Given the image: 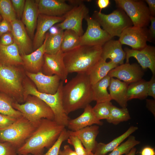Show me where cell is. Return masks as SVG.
I'll list each match as a JSON object with an SVG mask.
<instances>
[{
	"mask_svg": "<svg viewBox=\"0 0 155 155\" xmlns=\"http://www.w3.org/2000/svg\"><path fill=\"white\" fill-rule=\"evenodd\" d=\"M64 82L61 81L59 88L54 94H48L39 92L36 88L30 83H26L23 89L24 99L29 95L36 96L46 103L53 111L54 120L58 124L67 127L69 120L68 115L63 108L62 101V90Z\"/></svg>",
	"mask_w": 155,
	"mask_h": 155,
	"instance_id": "277c9868",
	"label": "cell"
},
{
	"mask_svg": "<svg viewBox=\"0 0 155 155\" xmlns=\"http://www.w3.org/2000/svg\"><path fill=\"white\" fill-rule=\"evenodd\" d=\"M14 42L21 55L27 54L32 50V44L24 24L16 19L10 23Z\"/></svg>",
	"mask_w": 155,
	"mask_h": 155,
	"instance_id": "ac0fdd59",
	"label": "cell"
},
{
	"mask_svg": "<svg viewBox=\"0 0 155 155\" xmlns=\"http://www.w3.org/2000/svg\"><path fill=\"white\" fill-rule=\"evenodd\" d=\"M26 74L35 84L39 92L53 94L57 91L61 80L57 75H46L40 71L36 73L27 72Z\"/></svg>",
	"mask_w": 155,
	"mask_h": 155,
	"instance_id": "2e32d148",
	"label": "cell"
},
{
	"mask_svg": "<svg viewBox=\"0 0 155 155\" xmlns=\"http://www.w3.org/2000/svg\"><path fill=\"white\" fill-rule=\"evenodd\" d=\"M122 45L119 40L108 41L102 46L101 58L105 61L110 59L117 66L123 64L126 54Z\"/></svg>",
	"mask_w": 155,
	"mask_h": 155,
	"instance_id": "ffe728a7",
	"label": "cell"
},
{
	"mask_svg": "<svg viewBox=\"0 0 155 155\" xmlns=\"http://www.w3.org/2000/svg\"><path fill=\"white\" fill-rule=\"evenodd\" d=\"M67 140L69 144L73 146L74 151L77 155H87V153L86 149L77 137L69 135Z\"/></svg>",
	"mask_w": 155,
	"mask_h": 155,
	"instance_id": "f35d334b",
	"label": "cell"
},
{
	"mask_svg": "<svg viewBox=\"0 0 155 155\" xmlns=\"http://www.w3.org/2000/svg\"><path fill=\"white\" fill-rule=\"evenodd\" d=\"M64 55V53L61 50L54 54L45 53L42 68L43 73L48 75H57L61 81H65L68 73L63 61Z\"/></svg>",
	"mask_w": 155,
	"mask_h": 155,
	"instance_id": "4fadbf2b",
	"label": "cell"
},
{
	"mask_svg": "<svg viewBox=\"0 0 155 155\" xmlns=\"http://www.w3.org/2000/svg\"><path fill=\"white\" fill-rule=\"evenodd\" d=\"M148 81L142 80L128 85L127 90L128 101L134 99L143 100L148 96Z\"/></svg>",
	"mask_w": 155,
	"mask_h": 155,
	"instance_id": "f546056e",
	"label": "cell"
},
{
	"mask_svg": "<svg viewBox=\"0 0 155 155\" xmlns=\"http://www.w3.org/2000/svg\"><path fill=\"white\" fill-rule=\"evenodd\" d=\"M150 25L148 30V41L154 42L155 39V17L150 16Z\"/></svg>",
	"mask_w": 155,
	"mask_h": 155,
	"instance_id": "7bdbcfd3",
	"label": "cell"
},
{
	"mask_svg": "<svg viewBox=\"0 0 155 155\" xmlns=\"http://www.w3.org/2000/svg\"></svg>",
	"mask_w": 155,
	"mask_h": 155,
	"instance_id": "6f0895ef",
	"label": "cell"
},
{
	"mask_svg": "<svg viewBox=\"0 0 155 155\" xmlns=\"http://www.w3.org/2000/svg\"><path fill=\"white\" fill-rule=\"evenodd\" d=\"M121 44L131 46L132 49H140L147 45L148 41V29L132 26L125 29L119 37Z\"/></svg>",
	"mask_w": 155,
	"mask_h": 155,
	"instance_id": "7c38bea8",
	"label": "cell"
},
{
	"mask_svg": "<svg viewBox=\"0 0 155 155\" xmlns=\"http://www.w3.org/2000/svg\"><path fill=\"white\" fill-rule=\"evenodd\" d=\"M64 19V16L56 17L39 14L33 40V46L34 49L36 50L43 44L49 29L55 24L62 22Z\"/></svg>",
	"mask_w": 155,
	"mask_h": 155,
	"instance_id": "e0dca14e",
	"label": "cell"
},
{
	"mask_svg": "<svg viewBox=\"0 0 155 155\" xmlns=\"http://www.w3.org/2000/svg\"><path fill=\"white\" fill-rule=\"evenodd\" d=\"M13 6L16 16L20 18L22 17L24 9L25 1V0H11Z\"/></svg>",
	"mask_w": 155,
	"mask_h": 155,
	"instance_id": "60d3db41",
	"label": "cell"
},
{
	"mask_svg": "<svg viewBox=\"0 0 155 155\" xmlns=\"http://www.w3.org/2000/svg\"><path fill=\"white\" fill-rule=\"evenodd\" d=\"M102 49L101 46H80L64 53L63 61L68 73H87L100 59Z\"/></svg>",
	"mask_w": 155,
	"mask_h": 155,
	"instance_id": "3957f363",
	"label": "cell"
},
{
	"mask_svg": "<svg viewBox=\"0 0 155 155\" xmlns=\"http://www.w3.org/2000/svg\"><path fill=\"white\" fill-rule=\"evenodd\" d=\"M37 127L22 116L9 126L0 129V142H9L17 150Z\"/></svg>",
	"mask_w": 155,
	"mask_h": 155,
	"instance_id": "5b68a950",
	"label": "cell"
},
{
	"mask_svg": "<svg viewBox=\"0 0 155 155\" xmlns=\"http://www.w3.org/2000/svg\"><path fill=\"white\" fill-rule=\"evenodd\" d=\"M93 16L92 18L99 24L102 29L112 38L119 37L125 29L133 25L125 13L119 8L108 14L95 11Z\"/></svg>",
	"mask_w": 155,
	"mask_h": 155,
	"instance_id": "52a82bcc",
	"label": "cell"
},
{
	"mask_svg": "<svg viewBox=\"0 0 155 155\" xmlns=\"http://www.w3.org/2000/svg\"><path fill=\"white\" fill-rule=\"evenodd\" d=\"M140 143V142L137 140L134 136H130L126 141L120 145L108 155L126 154L131 149Z\"/></svg>",
	"mask_w": 155,
	"mask_h": 155,
	"instance_id": "d590c367",
	"label": "cell"
},
{
	"mask_svg": "<svg viewBox=\"0 0 155 155\" xmlns=\"http://www.w3.org/2000/svg\"><path fill=\"white\" fill-rule=\"evenodd\" d=\"M92 85L88 75L78 73L65 85L62 90V101L66 114L84 108L92 101Z\"/></svg>",
	"mask_w": 155,
	"mask_h": 155,
	"instance_id": "7a4b0ae2",
	"label": "cell"
},
{
	"mask_svg": "<svg viewBox=\"0 0 155 155\" xmlns=\"http://www.w3.org/2000/svg\"><path fill=\"white\" fill-rule=\"evenodd\" d=\"M69 136V131H67L65 128L61 132L55 143L49 148L47 152L42 155H59L62 143L67 140Z\"/></svg>",
	"mask_w": 155,
	"mask_h": 155,
	"instance_id": "74e56055",
	"label": "cell"
},
{
	"mask_svg": "<svg viewBox=\"0 0 155 155\" xmlns=\"http://www.w3.org/2000/svg\"><path fill=\"white\" fill-rule=\"evenodd\" d=\"M36 0H26L22 18L24 24L29 36L32 38L36 27L39 15Z\"/></svg>",
	"mask_w": 155,
	"mask_h": 155,
	"instance_id": "603a6c76",
	"label": "cell"
},
{
	"mask_svg": "<svg viewBox=\"0 0 155 155\" xmlns=\"http://www.w3.org/2000/svg\"><path fill=\"white\" fill-rule=\"evenodd\" d=\"M59 155H77L74 151H73L68 145H65L63 149L60 150Z\"/></svg>",
	"mask_w": 155,
	"mask_h": 155,
	"instance_id": "7dc6e473",
	"label": "cell"
},
{
	"mask_svg": "<svg viewBox=\"0 0 155 155\" xmlns=\"http://www.w3.org/2000/svg\"><path fill=\"white\" fill-rule=\"evenodd\" d=\"M140 154L141 155H155V152L154 148L147 146L142 149Z\"/></svg>",
	"mask_w": 155,
	"mask_h": 155,
	"instance_id": "816d5d0a",
	"label": "cell"
},
{
	"mask_svg": "<svg viewBox=\"0 0 155 155\" xmlns=\"http://www.w3.org/2000/svg\"><path fill=\"white\" fill-rule=\"evenodd\" d=\"M130 119L127 108H120L112 105L109 117L106 121L109 123L116 125L121 122L128 121Z\"/></svg>",
	"mask_w": 155,
	"mask_h": 155,
	"instance_id": "d6a6232c",
	"label": "cell"
},
{
	"mask_svg": "<svg viewBox=\"0 0 155 155\" xmlns=\"http://www.w3.org/2000/svg\"><path fill=\"white\" fill-rule=\"evenodd\" d=\"M138 129L136 126H131L125 132L107 144L97 143L93 153L94 155H105L112 151L123 142L125 140Z\"/></svg>",
	"mask_w": 155,
	"mask_h": 155,
	"instance_id": "83f0119b",
	"label": "cell"
},
{
	"mask_svg": "<svg viewBox=\"0 0 155 155\" xmlns=\"http://www.w3.org/2000/svg\"><path fill=\"white\" fill-rule=\"evenodd\" d=\"M119 8L122 9L129 18L133 26L145 28L150 22L151 16L145 1L136 0H115Z\"/></svg>",
	"mask_w": 155,
	"mask_h": 155,
	"instance_id": "ba28073f",
	"label": "cell"
},
{
	"mask_svg": "<svg viewBox=\"0 0 155 155\" xmlns=\"http://www.w3.org/2000/svg\"><path fill=\"white\" fill-rule=\"evenodd\" d=\"M136 151V148L134 147L131 149L129 152L126 155H135Z\"/></svg>",
	"mask_w": 155,
	"mask_h": 155,
	"instance_id": "db71d44e",
	"label": "cell"
},
{
	"mask_svg": "<svg viewBox=\"0 0 155 155\" xmlns=\"http://www.w3.org/2000/svg\"><path fill=\"white\" fill-rule=\"evenodd\" d=\"M28 155H30V154H28Z\"/></svg>",
	"mask_w": 155,
	"mask_h": 155,
	"instance_id": "9f6ffc18",
	"label": "cell"
},
{
	"mask_svg": "<svg viewBox=\"0 0 155 155\" xmlns=\"http://www.w3.org/2000/svg\"><path fill=\"white\" fill-rule=\"evenodd\" d=\"M17 149L9 143L0 142V155H17Z\"/></svg>",
	"mask_w": 155,
	"mask_h": 155,
	"instance_id": "ab89813d",
	"label": "cell"
},
{
	"mask_svg": "<svg viewBox=\"0 0 155 155\" xmlns=\"http://www.w3.org/2000/svg\"><path fill=\"white\" fill-rule=\"evenodd\" d=\"M69 135L75 136L80 140L87 153L92 152L97 143L96 137L99 133V127L94 125L88 126L76 131H69Z\"/></svg>",
	"mask_w": 155,
	"mask_h": 155,
	"instance_id": "7402d4cb",
	"label": "cell"
},
{
	"mask_svg": "<svg viewBox=\"0 0 155 155\" xmlns=\"http://www.w3.org/2000/svg\"><path fill=\"white\" fill-rule=\"evenodd\" d=\"M128 85L117 79L111 78L108 89L111 100L115 101L122 108H127V93Z\"/></svg>",
	"mask_w": 155,
	"mask_h": 155,
	"instance_id": "d4e9b609",
	"label": "cell"
},
{
	"mask_svg": "<svg viewBox=\"0 0 155 155\" xmlns=\"http://www.w3.org/2000/svg\"><path fill=\"white\" fill-rule=\"evenodd\" d=\"M36 1L39 14L50 16H63L73 7L63 0H38Z\"/></svg>",
	"mask_w": 155,
	"mask_h": 155,
	"instance_id": "d6986e66",
	"label": "cell"
},
{
	"mask_svg": "<svg viewBox=\"0 0 155 155\" xmlns=\"http://www.w3.org/2000/svg\"><path fill=\"white\" fill-rule=\"evenodd\" d=\"M46 38V34L43 43L35 51L31 53L21 56L23 64L27 69L32 72L37 73L40 71L42 68Z\"/></svg>",
	"mask_w": 155,
	"mask_h": 155,
	"instance_id": "cb8c5ba5",
	"label": "cell"
},
{
	"mask_svg": "<svg viewBox=\"0 0 155 155\" xmlns=\"http://www.w3.org/2000/svg\"><path fill=\"white\" fill-rule=\"evenodd\" d=\"M148 96L155 99V75H152V77L148 81Z\"/></svg>",
	"mask_w": 155,
	"mask_h": 155,
	"instance_id": "bcb514c9",
	"label": "cell"
},
{
	"mask_svg": "<svg viewBox=\"0 0 155 155\" xmlns=\"http://www.w3.org/2000/svg\"><path fill=\"white\" fill-rule=\"evenodd\" d=\"M12 103L8 96L0 94V113L17 119L22 115L21 113L13 108Z\"/></svg>",
	"mask_w": 155,
	"mask_h": 155,
	"instance_id": "836d02e7",
	"label": "cell"
},
{
	"mask_svg": "<svg viewBox=\"0 0 155 155\" xmlns=\"http://www.w3.org/2000/svg\"><path fill=\"white\" fill-rule=\"evenodd\" d=\"M111 78L107 75L96 83L92 85L93 101L98 103L111 100L107 90L109 85Z\"/></svg>",
	"mask_w": 155,
	"mask_h": 155,
	"instance_id": "f1b7e54d",
	"label": "cell"
},
{
	"mask_svg": "<svg viewBox=\"0 0 155 155\" xmlns=\"http://www.w3.org/2000/svg\"><path fill=\"white\" fill-rule=\"evenodd\" d=\"M0 14L11 23L16 19V14L10 0H0Z\"/></svg>",
	"mask_w": 155,
	"mask_h": 155,
	"instance_id": "e575fe53",
	"label": "cell"
},
{
	"mask_svg": "<svg viewBox=\"0 0 155 155\" xmlns=\"http://www.w3.org/2000/svg\"><path fill=\"white\" fill-rule=\"evenodd\" d=\"M83 112L77 117L69 119L67 127L71 131H76L95 124L101 125L103 123L96 116L93 107L90 104L84 108Z\"/></svg>",
	"mask_w": 155,
	"mask_h": 155,
	"instance_id": "44dd1931",
	"label": "cell"
},
{
	"mask_svg": "<svg viewBox=\"0 0 155 155\" xmlns=\"http://www.w3.org/2000/svg\"><path fill=\"white\" fill-rule=\"evenodd\" d=\"M112 105L111 101L96 103L93 109L97 118L99 120L108 119Z\"/></svg>",
	"mask_w": 155,
	"mask_h": 155,
	"instance_id": "8d00e7d4",
	"label": "cell"
},
{
	"mask_svg": "<svg viewBox=\"0 0 155 155\" xmlns=\"http://www.w3.org/2000/svg\"><path fill=\"white\" fill-rule=\"evenodd\" d=\"M12 106L36 126L42 119L54 120V114L51 108L44 101L36 96L28 98L23 104L13 102Z\"/></svg>",
	"mask_w": 155,
	"mask_h": 155,
	"instance_id": "8992f818",
	"label": "cell"
},
{
	"mask_svg": "<svg viewBox=\"0 0 155 155\" xmlns=\"http://www.w3.org/2000/svg\"><path fill=\"white\" fill-rule=\"evenodd\" d=\"M80 38V36L74 31L65 30L63 31L61 50L65 53L79 46Z\"/></svg>",
	"mask_w": 155,
	"mask_h": 155,
	"instance_id": "4dcf8cb0",
	"label": "cell"
},
{
	"mask_svg": "<svg viewBox=\"0 0 155 155\" xmlns=\"http://www.w3.org/2000/svg\"><path fill=\"white\" fill-rule=\"evenodd\" d=\"M146 106L148 110L155 116V99H146Z\"/></svg>",
	"mask_w": 155,
	"mask_h": 155,
	"instance_id": "c3c4849f",
	"label": "cell"
},
{
	"mask_svg": "<svg viewBox=\"0 0 155 155\" xmlns=\"http://www.w3.org/2000/svg\"><path fill=\"white\" fill-rule=\"evenodd\" d=\"M63 31V30L59 29L58 33L55 34L51 35L49 33H46L45 53L54 54L61 50Z\"/></svg>",
	"mask_w": 155,
	"mask_h": 155,
	"instance_id": "1f68e13d",
	"label": "cell"
},
{
	"mask_svg": "<svg viewBox=\"0 0 155 155\" xmlns=\"http://www.w3.org/2000/svg\"><path fill=\"white\" fill-rule=\"evenodd\" d=\"M85 19L87 27L86 32L80 36V46H102L112 39V37L101 28L99 24L93 18L88 15Z\"/></svg>",
	"mask_w": 155,
	"mask_h": 155,
	"instance_id": "30bf717a",
	"label": "cell"
},
{
	"mask_svg": "<svg viewBox=\"0 0 155 155\" xmlns=\"http://www.w3.org/2000/svg\"><path fill=\"white\" fill-rule=\"evenodd\" d=\"M89 10L83 3L76 5L64 16V20L56 26L59 29L75 32L79 36L84 34L82 26L83 19L88 16Z\"/></svg>",
	"mask_w": 155,
	"mask_h": 155,
	"instance_id": "8fae6325",
	"label": "cell"
},
{
	"mask_svg": "<svg viewBox=\"0 0 155 155\" xmlns=\"http://www.w3.org/2000/svg\"><path fill=\"white\" fill-rule=\"evenodd\" d=\"M117 65L110 61L107 62L101 58L86 73L91 85L101 80L107 76L110 71Z\"/></svg>",
	"mask_w": 155,
	"mask_h": 155,
	"instance_id": "4316f807",
	"label": "cell"
},
{
	"mask_svg": "<svg viewBox=\"0 0 155 155\" xmlns=\"http://www.w3.org/2000/svg\"><path fill=\"white\" fill-rule=\"evenodd\" d=\"M0 90L14 96L23 92L20 74L13 65L0 63Z\"/></svg>",
	"mask_w": 155,
	"mask_h": 155,
	"instance_id": "9c48e42d",
	"label": "cell"
},
{
	"mask_svg": "<svg viewBox=\"0 0 155 155\" xmlns=\"http://www.w3.org/2000/svg\"><path fill=\"white\" fill-rule=\"evenodd\" d=\"M87 155H94L93 152L88 153Z\"/></svg>",
	"mask_w": 155,
	"mask_h": 155,
	"instance_id": "11a10c76",
	"label": "cell"
},
{
	"mask_svg": "<svg viewBox=\"0 0 155 155\" xmlns=\"http://www.w3.org/2000/svg\"><path fill=\"white\" fill-rule=\"evenodd\" d=\"M145 1L148 4V8L151 16L155 17V0H146Z\"/></svg>",
	"mask_w": 155,
	"mask_h": 155,
	"instance_id": "681fc988",
	"label": "cell"
},
{
	"mask_svg": "<svg viewBox=\"0 0 155 155\" xmlns=\"http://www.w3.org/2000/svg\"><path fill=\"white\" fill-rule=\"evenodd\" d=\"M14 42L13 37L11 32L6 33L1 36L0 44L4 46L11 45Z\"/></svg>",
	"mask_w": 155,
	"mask_h": 155,
	"instance_id": "ee69618b",
	"label": "cell"
},
{
	"mask_svg": "<svg viewBox=\"0 0 155 155\" xmlns=\"http://www.w3.org/2000/svg\"><path fill=\"white\" fill-rule=\"evenodd\" d=\"M59 29L56 26H53L49 29V34L51 35H54L57 34L59 31Z\"/></svg>",
	"mask_w": 155,
	"mask_h": 155,
	"instance_id": "f5cc1de1",
	"label": "cell"
},
{
	"mask_svg": "<svg viewBox=\"0 0 155 155\" xmlns=\"http://www.w3.org/2000/svg\"><path fill=\"white\" fill-rule=\"evenodd\" d=\"M0 61L1 63L13 66L23 64L18 48L14 42L8 46L0 44Z\"/></svg>",
	"mask_w": 155,
	"mask_h": 155,
	"instance_id": "484cf974",
	"label": "cell"
},
{
	"mask_svg": "<svg viewBox=\"0 0 155 155\" xmlns=\"http://www.w3.org/2000/svg\"><path fill=\"white\" fill-rule=\"evenodd\" d=\"M96 2L98 7L100 9L99 12H101L102 9L108 7L111 3L109 0H98Z\"/></svg>",
	"mask_w": 155,
	"mask_h": 155,
	"instance_id": "f907efd6",
	"label": "cell"
},
{
	"mask_svg": "<svg viewBox=\"0 0 155 155\" xmlns=\"http://www.w3.org/2000/svg\"><path fill=\"white\" fill-rule=\"evenodd\" d=\"M65 127L54 120L42 119L31 135L17 150V154L42 155L44 148H50Z\"/></svg>",
	"mask_w": 155,
	"mask_h": 155,
	"instance_id": "6da1fadb",
	"label": "cell"
},
{
	"mask_svg": "<svg viewBox=\"0 0 155 155\" xmlns=\"http://www.w3.org/2000/svg\"><path fill=\"white\" fill-rule=\"evenodd\" d=\"M10 23L4 19L0 22V36L6 33L11 32Z\"/></svg>",
	"mask_w": 155,
	"mask_h": 155,
	"instance_id": "f6af8a7d",
	"label": "cell"
},
{
	"mask_svg": "<svg viewBox=\"0 0 155 155\" xmlns=\"http://www.w3.org/2000/svg\"><path fill=\"white\" fill-rule=\"evenodd\" d=\"M143 70L136 63H125L112 69L108 75L111 78H116L129 84L142 79L144 75Z\"/></svg>",
	"mask_w": 155,
	"mask_h": 155,
	"instance_id": "9a60e30c",
	"label": "cell"
},
{
	"mask_svg": "<svg viewBox=\"0 0 155 155\" xmlns=\"http://www.w3.org/2000/svg\"><path fill=\"white\" fill-rule=\"evenodd\" d=\"M126 54V63H129L131 57L135 58L143 69H149L153 75H155V48L147 45L140 49H134L126 47L124 49Z\"/></svg>",
	"mask_w": 155,
	"mask_h": 155,
	"instance_id": "5bb4252c",
	"label": "cell"
},
{
	"mask_svg": "<svg viewBox=\"0 0 155 155\" xmlns=\"http://www.w3.org/2000/svg\"><path fill=\"white\" fill-rule=\"evenodd\" d=\"M17 119L0 113V129L6 127L12 124Z\"/></svg>",
	"mask_w": 155,
	"mask_h": 155,
	"instance_id": "b9f144b4",
	"label": "cell"
}]
</instances>
